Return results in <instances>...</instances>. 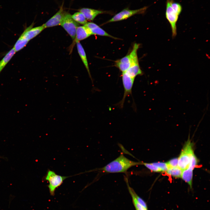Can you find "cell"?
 I'll list each match as a JSON object with an SVG mask.
<instances>
[{"label":"cell","instance_id":"cell-1","mask_svg":"<svg viewBox=\"0 0 210 210\" xmlns=\"http://www.w3.org/2000/svg\"><path fill=\"white\" fill-rule=\"evenodd\" d=\"M139 165H142V162L131 160L122 154L99 170L106 173H124L130 168Z\"/></svg>","mask_w":210,"mask_h":210},{"label":"cell","instance_id":"cell-2","mask_svg":"<svg viewBox=\"0 0 210 210\" xmlns=\"http://www.w3.org/2000/svg\"><path fill=\"white\" fill-rule=\"evenodd\" d=\"M68 176H62L57 174L54 171L48 169L45 175L43 177L44 181H47V186L51 195L54 196L56 189L63 183Z\"/></svg>","mask_w":210,"mask_h":210},{"label":"cell","instance_id":"cell-3","mask_svg":"<svg viewBox=\"0 0 210 210\" xmlns=\"http://www.w3.org/2000/svg\"><path fill=\"white\" fill-rule=\"evenodd\" d=\"M192 147V143L188 138L178 158V166L182 170L188 167L191 158L194 153Z\"/></svg>","mask_w":210,"mask_h":210},{"label":"cell","instance_id":"cell-4","mask_svg":"<svg viewBox=\"0 0 210 210\" xmlns=\"http://www.w3.org/2000/svg\"><path fill=\"white\" fill-rule=\"evenodd\" d=\"M60 25L74 40L76 36V30L79 24L73 19L71 15L65 12Z\"/></svg>","mask_w":210,"mask_h":210},{"label":"cell","instance_id":"cell-5","mask_svg":"<svg viewBox=\"0 0 210 210\" xmlns=\"http://www.w3.org/2000/svg\"><path fill=\"white\" fill-rule=\"evenodd\" d=\"M179 15L171 7L170 0H167L166 1L165 16L170 25L173 38L175 37L177 34L176 24Z\"/></svg>","mask_w":210,"mask_h":210},{"label":"cell","instance_id":"cell-6","mask_svg":"<svg viewBox=\"0 0 210 210\" xmlns=\"http://www.w3.org/2000/svg\"><path fill=\"white\" fill-rule=\"evenodd\" d=\"M134 78H132L125 72L122 73V80L124 89L123 97L118 105L121 108L123 107L126 98L132 94Z\"/></svg>","mask_w":210,"mask_h":210},{"label":"cell","instance_id":"cell-7","mask_svg":"<svg viewBox=\"0 0 210 210\" xmlns=\"http://www.w3.org/2000/svg\"><path fill=\"white\" fill-rule=\"evenodd\" d=\"M147 8L144 7L141 8L131 10L126 8L115 15L113 17L108 20L107 22H111L122 20L127 19L136 14H142L145 12Z\"/></svg>","mask_w":210,"mask_h":210},{"label":"cell","instance_id":"cell-8","mask_svg":"<svg viewBox=\"0 0 210 210\" xmlns=\"http://www.w3.org/2000/svg\"><path fill=\"white\" fill-rule=\"evenodd\" d=\"M65 12L61 6L59 10L46 22L43 24L45 29L60 25Z\"/></svg>","mask_w":210,"mask_h":210},{"label":"cell","instance_id":"cell-9","mask_svg":"<svg viewBox=\"0 0 210 210\" xmlns=\"http://www.w3.org/2000/svg\"><path fill=\"white\" fill-rule=\"evenodd\" d=\"M32 24L26 29L22 35L27 40L29 41L40 34L45 28L43 25L32 28Z\"/></svg>","mask_w":210,"mask_h":210},{"label":"cell","instance_id":"cell-10","mask_svg":"<svg viewBox=\"0 0 210 210\" xmlns=\"http://www.w3.org/2000/svg\"><path fill=\"white\" fill-rule=\"evenodd\" d=\"M85 25L90 30L92 34L108 36L113 38H116L112 36L96 24L92 22H87Z\"/></svg>","mask_w":210,"mask_h":210},{"label":"cell","instance_id":"cell-11","mask_svg":"<svg viewBox=\"0 0 210 210\" xmlns=\"http://www.w3.org/2000/svg\"><path fill=\"white\" fill-rule=\"evenodd\" d=\"M92 35L89 29L85 25L79 26L77 29L74 41L77 43Z\"/></svg>","mask_w":210,"mask_h":210},{"label":"cell","instance_id":"cell-12","mask_svg":"<svg viewBox=\"0 0 210 210\" xmlns=\"http://www.w3.org/2000/svg\"><path fill=\"white\" fill-rule=\"evenodd\" d=\"M85 16L87 20H93L98 15L106 13L107 11L90 8H83L79 10Z\"/></svg>","mask_w":210,"mask_h":210},{"label":"cell","instance_id":"cell-13","mask_svg":"<svg viewBox=\"0 0 210 210\" xmlns=\"http://www.w3.org/2000/svg\"><path fill=\"white\" fill-rule=\"evenodd\" d=\"M131 64L130 54H128L116 62L115 65L122 73L125 72L130 67Z\"/></svg>","mask_w":210,"mask_h":210},{"label":"cell","instance_id":"cell-14","mask_svg":"<svg viewBox=\"0 0 210 210\" xmlns=\"http://www.w3.org/2000/svg\"><path fill=\"white\" fill-rule=\"evenodd\" d=\"M76 46L78 52L79 56L87 69L90 77L92 81L89 69L88 60L85 50L79 42L76 43Z\"/></svg>","mask_w":210,"mask_h":210},{"label":"cell","instance_id":"cell-15","mask_svg":"<svg viewBox=\"0 0 210 210\" xmlns=\"http://www.w3.org/2000/svg\"><path fill=\"white\" fill-rule=\"evenodd\" d=\"M125 72L131 77L134 79L136 76L143 74L139 64L131 65Z\"/></svg>","mask_w":210,"mask_h":210},{"label":"cell","instance_id":"cell-16","mask_svg":"<svg viewBox=\"0 0 210 210\" xmlns=\"http://www.w3.org/2000/svg\"><path fill=\"white\" fill-rule=\"evenodd\" d=\"M193 170L188 168L183 170L181 177L182 179L188 183L191 189L192 187Z\"/></svg>","mask_w":210,"mask_h":210},{"label":"cell","instance_id":"cell-17","mask_svg":"<svg viewBox=\"0 0 210 210\" xmlns=\"http://www.w3.org/2000/svg\"><path fill=\"white\" fill-rule=\"evenodd\" d=\"M16 52L13 47L0 61V73Z\"/></svg>","mask_w":210,"mask_h":210},{"label":"cell","instance_id":"cell-18","mask_svg":"<svg viewBox=\"0 0 210 210\" xmlns=\"http://www.w3.org/2000/svg\"><path fill=\"white\" fill-rule=\"evenodd\" d=\"M29 41L25 38L21 34L13 47L16 52H17L24 47Z\"/></svg>","mask_w":210,"mask_h":210},{"label":"cell","instance_id":"cell-19","mask_svg":"<svg viewBox=\"0 0 210 210\" xmlns=\"http://www.w3.org/2000/svg\"><path fill=\"white\" fill-rule=\"evenodd\" d=\"M73 19L78 23L85 25L87 22V20L84 15L80 12L75 13L71 15Z\"/></svg>","mask_w":210,"mask_h":210},{"label":"cell","instance_id":"cell-20","mask_svg":"<svg viewBox=\"0 0 210 210\" xmlns=\"http://www.w3.org/2000/svg\"><path fill=\"white\" fill-rule=\"evenodd\" d=\"M182 171L178 166L169 169L166 172L168 175L174 177L178 178L181 177Z\"/></svg>","mask_w":210,"mask_h":210},{"label":"cell","instance_id":"cell-21","mask_svg":"<svg viewBox=\"0 0 210 210\" xmlns=\"http://www.w3.org/2000/svg\"><path fill=\"white\" fill-rule=\"evenodd\" d=\"M170 4L172 8L180 15L182 10L181 5L179 3L174 2L173 0H170Z\"/></svg>","mask_w":210,"mask_h":210},{"label":"cell","instance_id":"cell-22","mask_svg":"<svg viewBox=\"0 0 210 210\" xmlns=\"http://www.w3.org/2000/svg\"><path fill=\"white\" fill-rule=\"evenodd\" d=\"M198 163V160L194 153L191 158L189 166L188 168H190L193 170L194 168L197 166Z\"/></svg>","mask_w":210,"mask_h":210},{"label":"cell","instance_id":"cell-23","mask_svg":"<svg viewBox=\"0 0 210 210\" xmlns=\"http://www.w3.org/2000/svg\"><path fill=\"white\" fill-rule=\"evenodd\" d=\"M142 164L144 165L146 168L152 172H161V171L159 168L152 164V163L142 162Z\"/></svg>","mask_w":210,"mask_h":210},{"label":"cell","instance_id":"cell-24","mask_svg":"<svg viewBox=\"0 0 210 210\" xmlns=\"http://www.w3.org/2000/svg\"><path fill=\"white\" fill-rule=\"evenodd\" d=\"M178 158H175L172 159L166 163L168 169L176 167L178 166Z\"/></svg>","mask_w":210,"mask_h":210},{"label":"cell","instance_id":"cell-25","mask_svg":"<svg viewBox=\"0 0 210 210\" xmlns=\"http://www.w3.org/2000/svg\"><path fill=\"white\" fill-rule=\"evenodd\" d=\"M152 164L157 167L161 172H166L168 169L166 163L157 162L152 163Z\"/></svg>","mask_w":210,"mask_h":210}]
</instances>
